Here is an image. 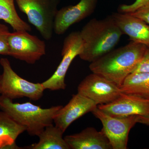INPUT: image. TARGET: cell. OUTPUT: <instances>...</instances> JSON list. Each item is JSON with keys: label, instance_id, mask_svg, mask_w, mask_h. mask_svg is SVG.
I'll return each instance as SVG.
<instances>
[{"label": "cell", "instance_id": "cell-1", "mask_svg": "<svg viewBox=\"0 0 149 149\" xmlns=\"http://www.w3.org/2000/svg\"><path fill=\"white\" fill-rule=\"evenodd\" d=\"M147 48L143 44L131 41L91 63L89 68L120 87L141 61Z\"/></svg>", "mask_w": 149, "mask_h": 149}, {"label": "cell", "instance_id": "cell-2", "mask_svg": "<svg viewBox=\"0 0 149 149\" xmlns=\"http://www.w3.org/2000/svg\"><path fill=\"white\" fill-rule=\"evenodd\" d=\"M80 32L83 49L79 56L91 63L114 49L123 35L111 15L91 19Z\"/></svg>", "mask_w": 149, "mask_h": 149}, {"label": "cell", "instance_id": "cell-3", "mask_svg": "<svg viewBox=\"0 0 149 149\" xmlns=\"http://www.w3.org/2000/svg\"><path fill=\"white\" fill-rule=\"evenodd\" d=\"M62 107L43 108L30 102L14 103L13 100L0 95V110L24 126L31 136H38L47 126L52 124L54 118Z\"/></svg>", "mask_w": 149, "mask_h": 149}, {"label": "cell", "instance_id": "cell-4", "mask_svg": "<svg viewBox=\"0 0 149 149\" xmlns=\"http://www.w3.org/2000/svg\"><path fill=\"white\" fill-rule=\"evenodd\" d=\"M18 8L44 39L51 40L59 0H16Z\"/></svg>", "mask_w": 149, "mask_h": 149}, {"label": "cell", "instance_id": "cell-5", "mask_svg": "<svg viewBox=\"0 0 149 149\" xmlns=\"http://www.w3.org/2000/svg\"><path fill=\"white\" fill-rule=\"evenodd\" d=\"M0 64L3 68L1 95L13 100L26 97L39 100L44 95L42 83H33L19 76L13 69L8 59L2 58Z\"/></svg>", "mask_w": 149, "mask_h": 149}, {"label": "cell", "instance_id": "cell-6", "mask_svg": "<svg viewBox=\"0 0 149 149\" xmlns=\"http://www.w3.org/2000/svg\"><path fill=\"white\" fill-rule=\"evenodd\" d=\"M83 49V42L80 31L72 32L65 37L61 50V61L52 76L42 83L45 90L56 91L66 88L67 72L73 60L79 56Z\"/></svg>", "mask_w": 149, "mask_h": 149}, {"label": "cell", "instance_id": "cell-7", "mask_svg": "<svg viewBox=\"0 0 149 149\" xmlns=\"http://www.w3.org/2000/svg\"><path fill=\"white\" fill-rule=\"evenodd\" d=\"M8 42L9 56L28 64H35L46 54L45 42L27 31L10 32Z\"/></svg>", "mask_w": 149, "mask_h": 149}, {"label": "cell", "instance_id": "cell-8", "mask_svg": "<svg viewBox=\"0 0 149 149\" xmlns=\"http://www.w3.org/2000/svg\"><path fill=\"white\" fill-rule=\"evenodd\" d=\"M92 112L102 122V130L108 139L113 149H127L129 133L138 123V116L114 117L99 109L97 107Z\"/></svg>", "mask_w": 149, "mask_h": 149}, {"label": "cell", "instance_id": "cell-9", "mask_svg": "<svg viewBox=\"0 0 149 149\" xmlns=\"http://www.w3.org/2000/svg\"><path fill=\"white\" fill-rule=\"evenodd\" d=\"M77 93L91 99L97 106L114 101L122 93L116 84L94 72L88 74L80 82Z\"/></svg>", "mask_w": 149, "mask_h": 149}, {"label": "cell", "instance_id": "cell-10", "mask_svg": "<svg viewBox=\"0 0 149 149\" xmlns=\"http://www.w3.org/2000/svg\"><path fill=\"white\" fill-rule=\"evenodd\" d=\"M97 107L114 117L140 116L149 117V100L125 93H121L114 101L98 105Z\"/></svg>", "mask_w": 149, "mask_h": 149}, {"label": "cell", "instance_id": "cell-11", "mask_svg": "<svg viewBox=\"0 0 149 149\" xmlns=\"http://www.w3.org/2000/svg\"><path fill=\"white\" fill-rule=\"evenodd\" d=\"M98 0H80L75 5L58 10L54 24V32L57 35L64 34L72 25L90 16L96 8Z\"/></svg>", "mask_w": 149, "mask_h": 149}, {"label": "cell", "instance_id": "cell-12", "mask_svg": "<svg viewBox=\"0 0 149 149\" xmlns=\"http://www.w3.org/2000/svg\"><path fill=\"white\" fill-rule=\"evenodd\" d=\"M97 107V105L91 99L77 93L72 95L68 103L59 110L54 123L64 133L72 123Z\"/></svg>", "mask_w": 149, "mask_h": 149}, {"label": "cell", "instance_id": "cell-13", "mask_svg": "<svg viewBox=\"0 0 149 149\" xmlns=\"http://www.w3.org/2000/svg\"><path fill=\"white\" fill-rule=\"evenodd\" d=\"M111 16L123 35H128L131 41L149 48V24L129 13H115Z\"/></svg>", "mask_w": 149, "mask_h": 149}, {"label": "cell", "instance_id": "cell-14", "mask_svg": "<svg viewBox=\"0 0 149 149\" xmlns=\"http://www.w3.org/2000/svg\"><path fill=\"white\" fill-rule=\"evenodd\" d=\"M70 149H113L103 131L88 127L79 133L64 137Z\"/></svg>", "mask_w": 149, "mask_h": 149}, {"label": "cell", "instance_id": "cell-15", "mask_svg": "<svg viewBox=\"0 0 149 149\" xmlns=\"http://www.w3.org/2000/svg\"><path fill=\"white\" fill-rule=\"evenodd\" d=\"M26 128L0 110V149H23L17 146L15 141Z\"/></svg>", "mask_w": 149, "mask_h": 149}, {"label": "cell", "instance_id": "cell-16", "mask_svg": "<svg viewBox=\"0 0 149 149\" xmlns=\"http://www.w3.org/2000/svg\"><path fill=\"white\" fill-rule=\"evenodd\" d=\"M64 132L55 125L47 126L38 136L37 143L27 146L24 149H70L63 137Z\"/></svg>", "mask_w": 149, "mask_h": 149}, {"label": "cell", "instance_id": "cell-17", "mask_svg": "<svg viewBox=\"0 0 149 149\" xmlns=\"http://www.w3.org/2000/svg\"><path fill=\"white\" fill-rule=\"evenodd\" d=\"M119 88L122 93L149 100V72L131 73Z\"/></svg>", "mask_w": 149, "mask_h": 149}, {"label": "cell", "instance_id": "cell-18", "mask_svg": "<svg viewBox=\"0 0 149 149\" xmlns=\"http://www.w3.org/2000/svg\"><path fill=\"white\" fill-rule=\"evenodd\" d=\"M15 0H0V19L10 25L14 31L30 32L31 27L22 20L15 9Z\"/></svg>", "mask_w": 149, "mask_h": 149}, {"label": "cell", "instance_id": "cell-19", "mask_svg": "<svg viewBox=\"0 0 149 149\" xmlns=\"http://www.w3.org/2000/svg\"><path fill=\"white\" fill-rule=\"evenodd\" d=\"M10 33L6 25L0 24V55L9 56L8 37Z\"/></svg>", "mask_w": 149, "mask_h": 149}, {"label": "cell", "instance_id": "cell-20", "mask_svg": "<svg viewBox=\"0 0 149 149\" xmlns=\"http://www.w3.org/2000/svg\"><path fill=\"white\" fill-rule=\"evenodd\" d=\"M148 3L149 0H136L131 4L120 5L118 8V10L120 13H131Z\"/></svg>", "mask_w": 149, "mask_h": 149}, {"label": "cell", "instance_id": "cell-21", "mask_svg": "<svg viewBox=\"0 0 149 149\" xmlns=\"http://www.w3.org/2000/svg\"><path fill=\"white\" fill-rule=\"evenodd\" d=\"M130 13L133 16L141 19L149 24V3Z\"/></svg>", "mask_w": 149, "mask_h": 149}, {"label": "cell", "instance_id": "cell-22", "mask_svg": "<svg viewBox=\"0 0 149 149\" xmlns=\"http://www.w3.org/2000/svg\"><path fill=\"white\" fill-rule=\"evenodd\" d=\"M149 72V48L148 47L146 53L140 63L133 70L132 73Z\"/></svg>", "mask_w": 149, "mask_h": 149}, {"label": "cell", "instance_id": "cell-23", "mask_svg": "<svg viewBox=\"0 0 149 149\" xmlns=\"http://www.w3.org/2000/svg\"><path fill=\"white\" fill-rule=\"evenodd\" d=\"M138 123L149 126V117L138 116Z\"/></svg>", "mask_w": 149, "mask_h": 149}, {"label": "cell", "instance_id": "cell-24", "mask_svg": "<svg viewBox=\"0 0 149 149\" xmlns=\"http://www.w3.org/2000/svg\"><path fill=\"white\" fill-rule=\"evenodd\" d=\"M2 74H0V94H1V86Z\"/></svg>", "mask_w": 149, "mask_h": 149}]
</instances>
